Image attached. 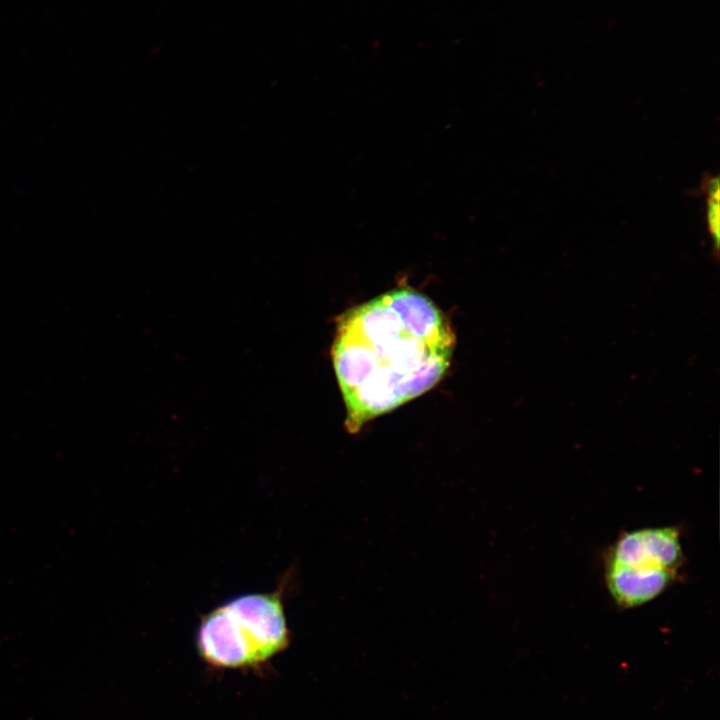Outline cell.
<instances>
[{
    "label": "cell",
    "mask_w": 720,
    "mask_h": 720,
    "mask_svg": "<svg viewBox=\"0 0 720 720\" xmlns=\"http://www.w3.org/2000/svg\"><path fill=\"white\" fill-rule=\"evenodd\" d=\"M702 189L706 197V222L712 241L714 256H718L720 242V188L717 175H706Z\"/></svg>",
    "instance_id": "obj_5"
},
{
    "label": "cell",
    "mask_w": 720,
    "mask_h": 720,
    "mask_svg": "<svg viewBox=\"0 0 720 720\" xmlns=\"http://www.w3.org/2000/svg\"><path fill=\"white\" fill-rule=\"evenodd\" d=\"M678 572L663 568L622 565L605 561V583L609 594L622 608L644 605L665 592Z\"/></svg>",
    "instance_id": "obj_4"
},
{
    "label": "cell",
    "mask_w": 720,
    "mask_h": 720,
    "mask_svg": "<svg viewBox=\"0 0 720 720\" xmlns=\"http://www.w3.org/2000/svg\"><path fill=\"white\" fill-rule=\"evenodd\" d=\"M605 561L678 572L685 562L680 530L666 526L625 532L611 547Z\"/></svg>",
    "instance_id": "obj_3"
},
{
    "label": "cell",
    "mask_w": 720,
    "mask_h": 720,
    "mask_svg": "<svg viewBox=\"0 0 720 720\" xmlns=\"http://www.w3.org/2000/svg\"><path fill=\"white\" fill-rule=\"evenodd\" d=\"M455 334L441 310L411 288L385 292L343 313L331 356L345 428L365 423L433 388L448 370Z\"/></svg>",
    "instance_id": "obj_1"
},
{
    "label": "cell",
    "mask_w": 720,
    "mask_h": 720,
    "mask_svg": "<svg viewBox=\"0 0 720 720\" xmlns=\"http://www.w3.org/2000/svg\"><path fill=\"white\" fill-rule=\"evenodd\" d=\"M290 631L283 585L269 593L233 597L202 617L196 633L201 658L218 668H249L287 648Z\"/></svg>",
    "instance_id": "obj_2"
}]
</instances>
